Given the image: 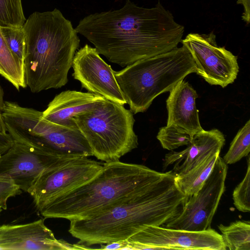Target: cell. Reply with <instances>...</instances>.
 <instances>
[{
	"mask_svg": "<svg viewBox=\"0 0 250 250\" xmlns=\"http://www.w3.org/2000/svg\"><path fill=\"white\" fill-rule=\"evenodd\" d=\"M75 28L100 54L122 67L177 47L185 30L159 2L145 8L130 0L119 9L87 15Z\"/></svg>",
	"mask_w": 250,
	"mask_h": 250,
	"instance_id": "obj_1",
	"label": "cell"
},
{
	"mask_svg": "<svg viewBox=\"0 0 250 250\" xmlns=\"http://www.w3.org/2000/svg\"><path fill=\"white\" fill-rule=\"evenodd\" d=\"M175 173L163 172L144 190L92 217L70 221L78 244L91 246L125 240L148 226H161L181 211L187 197L177 187Z\"/></svg>",
	"mask_w": 250,
	"mask_h": 250,
	"instance_id": "obj_2",
	"label": "cell"
},
{
	"mask_svg": "<svg viewBox=\"0 0 250 250\" xmlns=\"http://www.w3.org/2000/svg\"><path fill=\"white\" fill-rule=\"evenodd\" d=\"M22 27L26 86L33 93L64 86L80 42L71 22L55 8L33 13Z\"/></svg>",
	"mask_w": 250,
	"mask_h": 250,
	"instance_id": "obj_3",
	"label": "cell"
},
{
	"mask_svg": "<svg viewBox=\"0 0 250 250\" xmlns=\"http://www.w3.org/2000/svg\"><path fill=\"white\" fill-rule=\"evenodd\" d=\"M163 174L143 165L119 160L104 163L91 180L54 199L39 211L46 218L87 219L147 188Z\"/></svg>",
	"mask_w": 250,
	"mask_h": 250,
	"instance_id": "obj_4",
	"label": "cell"
},
{
	"mask_svg": "<svg viewBox=\"0 0 250 250\" xmlns=\"http://www.w3.org/2000/svg\"><path fill=\"white\" fill-rule=\"evenodd\" d=\"M196 72L190 54L182 46L136 61L114 75L129 110L137 114L145 112L156 97Z\"/></svg>",
	"mask_w": 250,
	"mask_h": 250,
	"instance_id": "obj_5",
	"label": "cell"
},
{
	"mask_svg": "<svg viewBox=\"0 0 250 250\" xmlns=\"http://www.w3.org/2000/svg\"><path fill=\"white\" fill-rule=\"evenodd\" d=\"M2 115L6 130L14 141L67 158L93 156L78 128L50 122L43 117L42 111L4 101Z\"/></svg>",
	"mask_w": 250,
	"mask_h": 250,
	"instance_id": "obj_6",
	"label": "cell"
},
{
	"mask_svg": "<svg viewBox=\"0 0 250 250\" xmlns=\"http://www.w3.org/2000/svg\"><path fill=\"white\" fill-rule=\"evenodd\" d=\"M73 120L97 159L105 163L118 161L137 147L133 113L124 105L104 99L94 108Z\"/></svg>",
	"mask_w": 250,
	"mask_h": 250,
	"instance_id": "obj_7",
	"label": "cell"
},
{
	"mask_svg": "<svg viewBox=\"0 0 250 250\" xmlns=\"http://www.w3.org/2000/svg\"><path fill=\"white\" fill-rule=\"evenodd\" d=\"M103 165L88 158L63 160L42 171L27 192L39 211L54 199L91 180Z\"/></svg>",
	"mask_w": 250,
	"mask_h": 250,
	"instance_id": "obj_8",
	"label": "cell"
},
{
	"mask_svg": "<svg viewBox=\"0 0 250 250\" xmlns=\"http://www.w3.org/2000/svg\"><path fill=\"white\" fill-rule=\"evenodd\" d=\"M227 164L219 155L201 188L187 197L180 212L162 226L189 231L211 228L213 217L225 189Z\"/></svg>",
	"mask_w": 250,
	"mask_h": 250,
	"instance_id": "obj_9",
	"label": "cell"
},
{
	"mask_svg": "<svg viewBox=\"0 0 250 250\" xmlns=\"http://www.w3.org/2000/svg\"><path fill=\"white\" fill-rule=\"evenodd\" d=\"M181 42L191 56L196 73L208 83L225 88L234 82L239 70L237 57L217 45L213 32L189 33Z\"/></svg>",
	"mask_w": 250,
	"mask_h": 250,
	"instance_id": "obj_10",
	"label": "cell"
},
{
	"mask_svg": "<svg viewBox=\"0 0 250 250\" xmlns=\"http://www.w3.org/2000/svg\"><path fill=\"white\" fill-rule=\"evenodd\" d=\"M130 250H226L221 234L210 228L202 231L148 226L127 239Z\"/></svg>",
	"mask_w": 250,
	"mask_h": 250,
	"instance_id": "obj_11",
	"label": "cell"
},
{
	"mask_svg": "<svg viewBox=\"0 0 250 250\" xmlns=\"http://www.w3.org/2000/svg\"><path fill=\"white\" fill-rule=\"evenodd\" d=\"M72 67L74 78L89 92L121 105L126 104L114 71L102 59L95 47L86 44L76 51Z\"/></svg>",
	"mask_w": 250,
	"mask_h": 250,
	"instance_id": "obj_12",
	"label": "cell"
},
{
	"mask_svg": "<svg viewBox=\"0 0 250 250\" xmlns=\"http://www.w3.org/2000/svg\"><path fill=\"white\" fill-rule=\"evenodd\" d=\"M69 159L14 141L0 156V175L10 178L22 191L27 192L42 171Z\"/></svg>",
	"mask_w": 250,
	"mask_h": 250,
	"instance_id": "obj_13",
	"label": "cell"
},
{
	"mask_svg": "<svg viewBox=\"0 0 250 250\" xmlns=\"http://www.w3.org/2000/svg\"><path fill=\"white\" fill-rule=\"evenodd\" d=\"M90 248L58 240L44 219L18 225L0 226V250H64Z\"/></svg>",
	"mask_w": 250,
	"mask_h": 250,
	"instance_id": "obj_14",
	"label": "cell"
},
{
	"mask_svg": "<svg viewBox=\"0 0 250 250\" xmlns=\"http://www.w3.org/2000/svg\"><path fill=\"white\" fill-rule=\"evenodd\" d=\"M225 142L224 135L219 130L204 129L194 135L185 149L180 151L171 150L166 154L163 170L173 165L172 171L174 173H184L200 164L211 153L220 152Z\"/></svg>",
	"mask_w": 250,
	"mask_h": 250,
	"instance_id": "obj_15",
	"label": "cell"
},
{
	"mask_svg": "<svg viewBox=\"0 0 250 250\" xmlns=\"http://www.w3.org/2000/svg\"><path fill=\"white\" fill-rule=\"evenodd\" d=\"M198 95L187 82H179L169 91L166 101L168 118L167 126H172L191 137L202 131L196 106Z\"/></svg>",
	"mask_w": 250,
	"mask_h": 250,
	"instance_id": "obj_16",
	"label": "cell"
},
{
	"mask_svg": "<svg viewBox=\"0 0 250 250\" xmlns=\"http://www.w3.org/2000/svg\"><path fill=\"white\" fill-rule=\"evenodd\" d=\"M105 99L98 95L76 90H66L57 95L42 111L46 120L59 125L78 128L73 118L90 110Z\"/></svg>",
	"mask_w": 250,
	"mask_h": 250,
	"instance_id": "obj_17",
	"label": "cell"
},
{
	"mask_svg": "<svg viewBox=\"0 0 250 250\" xmlns=\"http://www.w3.org/2000/svg\"><path fill=\"white\" fill-rule=\"evenodd\" d=\"M220 152L211 153L200 164L183 174H175L179 190L187 197L195 194L211 173Z\"/></svg>",
	"mask_w": 250,
	"mask_h": 250,
	"instance_id": "obj_18",
	"label": "cell"
},
{
	"mask_svg": "<svg viewBox=\"0 0 250 250\" xmlns=\"http://www.w3.org/2000/svg\"><path fill=\"white\" fill-rule=\"evenodd\" d=\"M0 75L16 88L26 86L23 63L11 51L0 29Z\"/></svg>",
	"mask_w": 250,
	"mask_h": 250,
	"instance_id": "obj_19",
	"label": "cell"
},
{
	"mask_svg": "<svg viewBox=\"0 0 250 250\" xmlns=\"http://www.w3.org/2000/svg\"><path fill=\"white\" fill-rule=\"evenodd\" d=\"M221 232L226 250H250V222L238 220L228 226L220 224Z\"/></svg>",
	"mask_w": 250,
	"mask_h": 250,
	"instance_id": "obj_20",
	"label": "cell"
},
{
	"mask_svg": "<svg viewBox=\"0 0 250 250\" xmlns=\"http://www.w3.org/2000/svg\"><path fill=\"white\" fill-rule=\"evenodd\" d=\"M250 151V120L238 131L223 157L225 162L233 164L247 156Z\"/></svg>",
	"mask_w": 250,
	"mask_h": 250,
	"instance_id": "obj_21",
	"label": "cell"
},
{
	"mask_svg": "<svg viewBox=\"0 0 250 250\" xmlns=\"http://www.w3.org/2000/svg\"><path fill=\"white\" fill-rule=\"evenodd\" d=\"M25 21L21 0H0V27H21Z\"/></svg>",
	"mask_w": 250,
	"mask_h": 250,
	"instance_id": "obj_22",
	"label": "cell"
},
{
	"mask_svg": "<svg viewBox=\"0 0 250 250\" xmlns=\"http://www.w3.org/2000/svg\"><path fill=\"white\" fill-rule=\"evenodd\" d=\"M192 137L172 126L161 127L157 135L163 148L173 150L184 146H188L191 142Z\"/></svg>",
	"mask_w": 250,
	"mask_h": 250,
	"instance_id": "obj_23",
	"label": "cell"
},
{
	"mask_svg": "<svg viewBox=\"0 0 250 250\" xmlns=\"http://www.w3.org/2000/svg\"><path fill=\"white\" fill-rule=\"evenodd\" d=\"M22 26H0V29L11 51L23 63L25 35Z\"/></svg>",
	"mask_w": 250,
	"mask_h": 250,
	"instance_id": "obj_24",
	"label": "cell"
},
{
	"mask_svg": "<svg viewBox=\"0 0 250 250\" xmlns=\"http://www.w3.org/2000/svg\"><path fill=\"white\" fill-rule=\"evenodd\" d=\"M233 204L240 211H250V158L247 159V169L242 181L236 187L232 193Z\"/></svg>",
	"mask_w": 250,
	"mask_h": 250,
	"instance_id": "obj_25",
	"label": "cell"
},
{
	"mask_svg": "<svg viewBox=\"0 0 250 250\" xmlns=\"http://www.w3.org/2000/svg\"><path fill=\"white\" fill-rule=\"evenodd\" d=\"M21 193L22 190L11 179L0 175V207L2 209H7L9 198Z\"/></svg>",
	"mask_w": 250,
	"mask_h": 250,
	"instance_id": "obj_26",
	"label": "cell"
},
{
	"mask_svg": "<svg viewBox=\"0 0 250 250\" xmlns=\"http://www.w3.org/2000/svg\"><path fill=\"white\" fill-rule=\"evenodd\" d=\"M102 250H130L129 242L127 239L120 240L112 243L101 245Z\"/></svg>",
	"mask_w": 250,
	"mask_h": 250,
	"instance_id": "obj_27",
	"label": "cell"
},
{
	"mask_svg": "<svg viewBox=\"0 0 250 250\" xmlns=\"http://www.w3.org/2000/svg\"><path fill=\"white\" fill-rule=\"evenodd\" d=\"M14 141L8 133H0V154L5 153L13 145Z\"/></svg>",
	"mask_w": 250,
	"mask_h": 250,
	"instance_id": "obj_28",
	"label": "cell"
},
{
	"mask_svg": "<svg viewBox=\"0 0 250 250\" xmlns=\"http://www.w3.org/2000/svg\"><path fill=\"white\" fill-rule=\"evenodd\" d=\"M3 95L4 92L0 84V133L5 134L7 133V130L2 115V110L4 104Z\"/></svg>",
	"mask_w": 250,
	"mask_h": 250,
	"instance_id": "obj_29",
	"label": "cell"
},
{
	"mask_svg": "<svg viewBox=\"0 0 250 250\" xmlns=\"http://www.w3.org/2000/svg\"><path fill=\"white\" fill-rule=\"evenodd\" d=\"M237 2L243 5L244 12L242 14V19L246 23H249L250 21V0H237Z\"/></svg>",
	"mask_w": 250,
	"mask_h": 250,
	"instance_id": "obj_30",
	"label": "cell"
},
{
	"mask_svg": "<svg viewBox=\"0 0 250 250\" xmlns=\"http://www.w3.org/2000/svg\"><path fill=\"white\" fill-rule=\"evenodd\" d=\"M2 209L0 207V212H1Z\"/></svg>",
	"mask_w": 250,
	"mask_h": 250,
	"instance_id": "obj_31",
	"label": "cell"
},
{
	"mask_svg": "<svg viewBox=\"0 0 250 250\" xmlns=\"http://www.w3.org/2000/svg\"><path fill=\"white\" fill-rule=\"evenodd\" d=\"M1 155V154H0V156Z\"/></svg>",
	"mask_w": 250,
	"mask_h": 250,
	"instance_id": "obj_32",
	"label": "cell"
}]
</instances>
